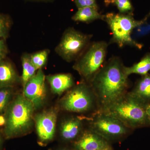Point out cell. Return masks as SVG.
<instances>
[{
	"mask_svg": "<svg viewBox=\"0 0 150 150\" xmlns=\"http://www.w3.org/2000/svg\"><path fill=\"white\" fill-rule=\"evenodd\" d=\"M119 58L109 59L97 73L89 84L96 100L98 110L101 112L127 93L128 76Z\"/></svg>",
	"mask_w": 150,
	"mask_h": 150,
	"instance_id": "cell-1",
	"label": "cell"
},
{
	"mask_svg": "<svg viewBox=\"0 0 150 150\" xmlns=\"http://www.w3.org/2000/svg\"><path fill=\"white\" fill-rule=\"evenodd\" d=\"M35 110L33 105L23 94L14 95L4 113V137L10 139L29 133L34 125Z\"/></svg>",
	"mask_w": 150,
	"mask_h": 150,
	"instance_id": "cell-2",
	"label": "cell"
},
{
	"mask_svg": "<svg viewBox=\"0 0 150 150\" xmlns=\"http://www.w3.org/2000/svg\"><path fill=\"white\" fill-rule=\"evenodd\" d=\"M147 105L128 92L104 111L98 112L114 117L133 130L150 126Z\"/></svg>",
	"mask_w": 150,
	"mask_h": 150,
	"instance_id": "cell-3",
	"label": "cell"
},
{
	"mask_svg": "<svg viewBox=\"0 0 150 150\" xmlns=\"http://www.w3.org/2000/svg\"><path fill=\"white\" fill-rule=\"evenodd\" d=\"M149 16L137 21L133 15L109 13L104 15L103 21L107 23L112 33V43H116L121 48L127 45L140 49L143 45L135 41L131 34L134 29L146 22Z\"/></svg>",
	"mask_w": 150,
	"mask_h": 150,
	"instance_id": "cell-4",
	"label": "cell"
},
{
	"mask_svg": "<svg viewBox=\"0 0 150 150\" xmlns=\"http://www.w3.org/2000/svg\"><path fill=\"white\" fill-rule=\"evenodd\" d=\"M108 44L105 41L91 43L77 60L73 69L77 71L83 81L89 84L105 64Z\"/></svg>",
	"mask_w": 150,
	"mask_h": 150,
	"instance_id": "cell-5",
	"label": "cell"
},
{
	"mask_svg": "<svg viewBox=\"0 0 150 150\" xmlns=\"http://www.w3.org/2000/svg\"><path fill=\"white\" fill-rule=\"evenodd\" d=\"M97 104L96 100L90 85L82 81L67 91L59 101L62 110L82 113L91 110Z\"/></svg>",
	"mask_w": 150,
	"mask_h": 150,
	"instance_id": "cell-6",
	"label": "cell"
},
{
	"mask_svg": "<svg viewBox=\"0 0 150 150\" xmlns=\"http://www.w3.org/2000/svg\"><path fill=\"white\" fill-rule=\"evenodd\" d=\"M92 35L85 34L74 28H67L55 48L56 54L67 62L76 61L90 44Z\"/></svg>",
	"mask_w": 150,
	"mask_h": 150,
	"instance_id": "cell-7",
	"label": "cell"
},
{
	"mask_svg": "<svg viewBox=\"0 0 150 150\" xmlns=\"http://www.w3.org/2000/svg\"><path fill=\"white\" fill-rule=\"evenodd\" d=\"M90 129L106 140L123 137L131 130L116 118L98 112L91 120Z\"/></svg>",
	"mask_w": 150,
	"mask_h": 150,
	"instance_id": "cell-8",
	"label": "cell"
},
{
	"mask_svg": "<svg viewBox=\"0 0 150 150\" xmlns=\"http://www.w3.org/2000/svg\"><path fill=\"white\" fill-rule=\"evenodd\" d=\"M58 114V108H51L34 115V125L40 143L46 144L54 139Z\"/></svg>",
	"mask_w": 150,
	"mask_h": 150,
	"instance_id": "cell-9",
	"label": "cell"
},
{
	"mask_svg": "<svg viewBox=\"0 0 150 150\" xmlns=\"http://www.w3.org/2000/svg\"><path fill=\"white\" fill-rule=\"evenodd\" d=\"M46 77L42 69L38 70L23 87V94L32 103L35 110L41 108L46 101Z\"/></svg>",
	"mask_w": 150,
	"mask_h": 150,
	"instance_id": "cell-10",
	"label": "cell"
},
{
	"mask_svg": "<svg viewBox=\"0 0 150 150\" xmlns=\"http://www.w3.org/2000/svg\"><path fill=\"white\" fill-rule=\"evenodd\" d=\"M110 146L107 140L91 129L81 134L75 144L77 150H99Z\"/></svg>",
	"mask_w": 150,
	"mask_h": 150,
	"instance_id": "cell-11",
	"label": "cell"
},
{
	"mask_svg": "<svg viewBox=\"0 0 150 150\" xmlns=\"http://www.w3.org/2000/svg\"><path fill=\"white\" fill-rule=\"evenodd\" d=\"M21 84V76L13 64L8 60H0V88L15 87Z\"/></svg>",
	"mask_w": 150,
	"mask_h": 150,
	"instance_id": "cell-12",
	"label": "cell"
},
{
	"mask_svg": "<svg viewBox=\"0 0 150 150\" xmlns=\"http://www.w3.org/2000/svg\"><path fill=\"white\" fill-rule=\"evenodd\" d=\"M46 78L51 91L59 96L62 95L75 85L74 77L70 74L48 75L46 76Z\"/></svg>",
	"mask_w": 150,
	"mask_h": 150,
	"instance_id": "cell-13",
	"label": "cell"
},
{
	"mask_svg": "<svg viewBox=\"0 0 150 150\" xmlns=\"http://www.w3.org/2000/svg\"><path fill=\"white\" fill-rule=\"evenodd\" d=\"M80 117H71L63 120L60 126V135L63 139L71 141L76 139L82 132L83 123Z\"/></svg>",
	"mask_w": 150,
	"mask_h": 150,
	"instance_id": "cell-14",
	"label": "cell"
},
{
	"mask_svg": "<svg viewBox=\"0 0 150 150\" xmlns=\"http://www.w3.org/2000/svg\"><path fill=\"white\" fill-rule=\"evenodd\" d=\"M129 93L146 104L150 103V74L142 76Z\"/></svg>",
	"mask_w": 150,
	"mask_h": 150,
	"instance_id": "cell-15",
	"label": "cell"
},
{
	"mask_svg": "<svg viewBox=\"0 0 150 150\" xmlns=\"http://www.w3.org/2000/svg\"><path fill=\"white\" fill-rule=\"evenodd\" d=\"M104 15L98 11V8L93 7H86L78 9L72 17V20L76 22L89 23L96 20L104 19Z\"/></svg>",
	"mask_w": 150,
	"mask_h": 150,
	"instance_id": "cell-16",
	"label": "cell"
},
{
	"mask_svg": "<svg viewBox=\"0 0 150 150\" xmlns=\"http://www.w3.org/2000/svg\"><path fill=\"white\" fill-rule=\"evenodd\" d=\"M22 73L21 76V84L23 88L27 82L36 74L38 70L34 67L30 58V54L23 53L21 56Z\"/></svg>",
	"mask_w": 150,
	"mask_h": 150,
	"instance_id": "cell-17",
	"label": "cell"
},
{
	"mask_svg": "<svg viewBox=\"0 0 150 150\" xmlns=\"http://www.w3.org/2000/svg\"><path fill=\"white\" fill-rule=\"evenodd\" d=\"M124 71L127 76L132 74L145 76L150 71V54H146L139 62L130 67L124 66Z\"/></svg>",
	"mask_w": 150,
	"mask_h": 150,
	"instance_id": "cell-18",
	"label": "cell"
},
{
	"mask_svg": "<svg viewBox=\"0 0 150 150\" xmlns=\"http://www.w3.org/2000/svg\"><path fill=\"white\" fill-rule=\"evenodd\" d=\"M14 88L9 87L0 88V115L4 114L13 98Z\"/></svg>",
	"mask_w": 150,
	"mask_h": 150,
	"instance_id": "cell-19",
	"label": "cell"
},
{
	"mask_svg": "<svg viewBox=\"0 0 150 150\" xmlns=\"http://www.w3.org/2000/svg\"><path fill=\"white\" fill-rule=\"evenodd\" d=\"M50 52L49 49H45L30 54L31 62L37 70L46 66Z\"/></svg>",
	"mask_w": 150,
	"mask_h": 150,
	"instance_id": "cell-20",
	"label": "cell"
},
{
	"mask_svg": "<svg viewBox=\"0 0 150 150\" xmlns=\"http://www.w3.org/2000/svg\"><path fill=\"white\" fill-rule=\"evenodd\" d=\"M105 3L116 6L120 13L133 15L134 8L130 0H106Z\"/></svg>",
	"mask_w": 150,
	"mask_h": 150,
	"instance_id": "cell-21",
	"label": "cell"
},
{
	"mask_svg": "<svg viewBox=\"0 0 150 150\" xmlns=\"http://www.w3.org/2000/svg\"><path fill=\"white\" fill-rule=\"evenodd\" d=\"M11 26L10 17L0 13V39L6 40L8 37Z\"/></svg>",
	"mask_w": 150,
	"mask_h": 150,
	"instance_id": "cell-22",
	"label": "cell"
},
{
	"mask_svg": "<svg viewBox=\"0 0 150 150\" xmlns=\"http://www.w3.org/2000/svg\"><path fill=\"white\" fill-rule=\"evenodd\" d=\"M78 9L86 7H93L98 8L96 0H73Z\"/></svg>",
	"mask_w": 150,
	"mask_h": 150,
	"instance_id": "cell-23",
	"label": "cell"
},
{
	"mask_svg": "<svg viewBox=\"0 0 150 150\" xmlns=\"http://www.w3.org/2000/svg\"><path fill=\"white\" fill-rule=\"evenodd\" d=\"M8 53V49L6 40L0 39V60L5 59Z\"/></svg>",
	"mask_w": 150,
	"mask_h": 150,
	"instance_id": "cell-24",
	"label": "cell"
},
{
	"mask_svg": "<svg viewBox=\"0 0 150 150\" xmlns=\"http://www.w3.org/2000/svg\"><path fill=\"white\" fill-rule=\"evenodd\" d=\"M6 123V118L4 114L0 115V127H3L5 126Z\"/></svg>",
	"mask_w": 150,
	"mask_h": 150,
	"instance_id": "cell-25",
	"label": "cell"
},
{
	"mask_svg": "<svg viewBox=\"0 0 150 150\" xmlns=\"http://www.w3.org/2000/svg\"><path fill=\"white\" fill-rule=\"evenodd\" d=\"M28 1L37 2L51 3L53 2L55 0H25Z\"/></svg>",
	"mask_w": 150,
	"mask_h": 150,
	"instance_id": "cell-26",
	"label": "cell"
},
{
	"mask_svg": "<svg viewBox=\"0 0 150 150\" xmlns=\"http://www.w3.org/2000/svg\"><path fill=\"white\" fill-rule=\"evenodd\" d=\"M3 143H4L3 137L1 134H0V150H3Z\"/></svg>",
	"mask_w": 150,
	"mask_h": 150,
	"instance_id": "cell-27",
	"label": "cell"
},
{
	"mask_svg": "<svg viewBox=\"0 0 150 150\" xmlns=\"http://www.w3.org/2000/svg\"><path fill=\"white\" fill-rule=\"evenodd\" d=\"M147 112L149 117L150 118V103L148 105L147 107Z\"/></svg>",
	"mask_w": 150,
	"mask_h": 150,
	"instance_id": "cell-28",
	"label": "cell"
},
{
	"mask_svg": "<svg viewBox=\"0 0 150 150\" xmlns=\"http://www.w3.org/2000/svg\"><path fill=\"white\" fill-rule=\"evenodd\" d=\"M99 150H113L112 148L111 147L109 146L108 147L105 148V149H103Z\"/></svg>",
	"mask_w": 150,
	"mask_h": 150,
	"instance_id": "cell-29",
	"label": "cell"
},
{
	"mask_svg": "<svg viewBox=\"0 0 150 150\" xmlns=\"http://www.w3.org/2000/svg\"></svg>",
	"mask_w": 150,
	"mask_h": 150,
	"instance_id": "cell-30",
	"label": "cell"
}]
</instances>
